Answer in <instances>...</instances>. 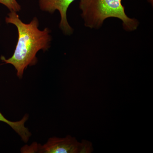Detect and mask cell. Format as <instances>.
<instances>
[{
	"mask_svg": "<svg viewBox=\"0 0 153 153\" xmlns=\"http://www.w3.org/2000/svg\"><path fill=\"white\" fill-rule=\"evenodd\" d=\"M75 0H39V6L41 10L53 13L56 10L60 13V22L59 27L65 35H70L73 30L68 24L67 19V10Z\"/></svg>",
	"mask_w": 153,
	"mask_h": 153,
	"instance_id": "4",
	"label": "cell"
},
{
	"mask_svg": "<svg viewBox=\"0 0 153 153\" xmlns=\"http://www.w3.org/2000/svg\"><path fill=\"white\" fill-rule=\"evenodd\" d=\"M93 151L92 143L86 140H83L81 143L79 153H91Z\"/></svg>",
	"mask_w": 153,
	"mask_h": 153,
	"instance_id": "7",
	"label": "cell"
},
{
	"mask_svg": "<svg viewBox=\"0 0 153 153\" xmlns=\"http://www.w3.org/2000/svg\"><path fill=\"white\" fill-rule=\"evenodd\" d=\"M149 1H150L151 2H152V0H149Z\"/></svg>",
	"mask_w": 153,
	"mask_h": 153,
	"instance_id": "8",
	"label": "cell"
},
{
	"mask_svg": "<svg viewBox=\"0 0 153 153\" xmlns=\"http://www.w3.org/2000/svg\"><path fill=\"white\" fill-rule=\"evenodd\" d=\"M0 25H1V20H0Z\"/></svg>",
	"mask_w": 153,
	"mask_h": 153,
	"instance_id": "9",
	"label": "cell"
},
{
	"mask_svg": "<svg viewBox=\"0 0 153 153\" xmlns=\"http://www.w3.org/2000/svg\"><path fill=\"white\" fill-rule=\"evenodd\" d=\"M28 119V115L26 114L21 120L16 122H12L8 120L0 112V121L5 123L12 128L22 138V140L25 143L29 141L32 134L29 129L25 126V123Z\"/></svg>",
	"mask_w": 153,
	"mask_h": 153,
	"instance_id": "5",
	"label": "cell"
},
{
	"mask_svg": "<svg viewBox=\"0 0 153 153\" xmlns=\"http://www.w3.org/2000/svg\"><path fill=\"white\" fill-rule=\"evenodd\" d=\"M81 143L76 138L68 135L64 138H50L46 144L41 146L34 143L30 146H25L23 153H79Z\"/></svg>",
	"mask_w": 153,
	"mask_h": 153,
	"instance_id": "3",
	"label": "cell"
},
{
	"mask_svg": "<svg viewBox=\"0 0 153 153\" xmlns=\"http://www.w3.org/2000/svg\"><path fill=\"white\" fill-rule=\"evenodd\" d=\"M79 7L85 25L89 28H100L109 18L121 20L124 29L127 31H134L138 26L137 20L130 19L126 14L122 0H80Z\"/></svg>",
	"mask_w": 153,
	"mask_h": 153,
	"instance_id": "2",
	"label": "cell"
},
{
	"mask_svg": "<svg viewBox=\"0 0 153 153\" xmlns=\"http://www.w3.org/2000/svg\"><path fill=\"white\" fill-rule=\"evenodd\" d=\"M0 4L6 6L10 11L18 13L21 10V6L16 0H0Z\"/></svg>",
	"mask_w": 153,
	"mask_h": 153,
	"instance_id": "6",
	"label": "cell"
},
{
	"mask_svg": "<svg viewBox=\"0 0 153 153\" xmlns=\"http://www.w3.org/2000/svg\"><path fill=\"white\" fill-rule=\"evenodd\" d=\"M5 22L16 26L18 40L12 57L8 59L1 57V59L5 63L13 66L16 70L17 76L22 79L28 66H34L37 63V53L40 50L45 52L50 48L51 31L48 28L40 30L37 17H34L29 24L24 23L17 13L14 11H10Z\"/></svg>",
	"mask_w": 153,
	"mask_h": 153,
	"instance_id": "1",
	"label": "cell"
}]
</instances>
